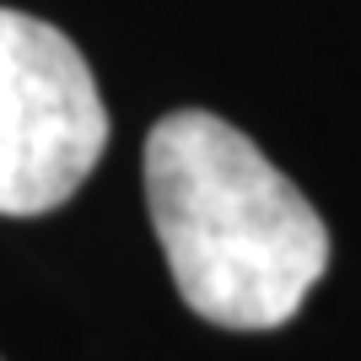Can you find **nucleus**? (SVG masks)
Returning a JSON list of instances; mask_svg holds the SVG:
<instances>
[{
    "instance_id": "nucleus-1",
    "label": "nucleus",
    "mask_w": 361,
    "mask_h": 361,
    "mask_svg": "<svg viewBox=\"0 0 361 361\" xmlns=\"http://www.w3.org/2000/svg\"><path fill=\"white\" fill-rule=\"evenodd\" d=\"M146 205L173 286L205 324L281 329L324 281L329 232L307 195L205 108L151 124Z\"/></svg>"
},
{
    "instance_id": "nucleus-2",
    "label": "nucleus",
    "mask_w": 361,
    "mask_h": 361,
    "mask_svg": "<svg viewBox=\"0 0 361 361\" xmlns=\"http://www.w3.org/2000/svg\"><path fill=\"white\" fill-rule=\"evenodd\" d=\"M108 114L81 49L54 22L0 6V216H44L87 183Z\"/></svg>"
}]
</instances>
